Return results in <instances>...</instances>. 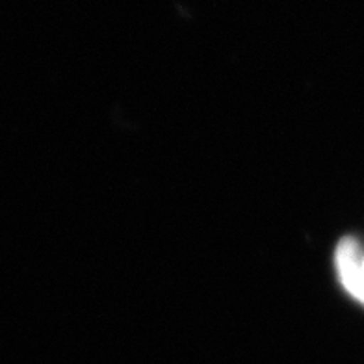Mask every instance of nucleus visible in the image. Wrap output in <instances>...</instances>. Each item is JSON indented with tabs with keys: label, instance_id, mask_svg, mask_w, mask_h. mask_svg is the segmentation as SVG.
<instances>
[{
	"label": "nucleus",
	"instance_id": "nucleus-1",
	"mask_svg": "<svg viewBox=\"0 0 364 364\" xmlns=\"http://www.w3.org/2000/svg\"><path fill=\"white\" fill-rule=\"evenodd\" d=\"M336 268L342 284L364 303V251L355 238H344L336 247Z\"/></svg>",
	"mask_w": 364,
	"mask_h": 364
}]
</instances>
